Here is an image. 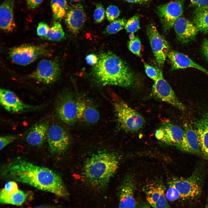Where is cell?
<instances>
[{"mask_svg": "<svg viewBox=\"0 0 208 208\" xmlns=\"http://www.w3.org/2000/svg\"><path fill=\"white\" fill-rule=\"evenodd\" d=\"M3 178L25 183L63 198L69 195L60 176L48 168L18 158L5 165L1 171Z\"/></svg>", "mask_w": 208, "mask_h": 208, "instance_id": "6da1fadb", "label": "cell"}, {"mask_svg": "<svg viewBox=\"0 0 208 208\" xmlns=\"http://www.w3.org/2000/svg\"><path fill=\"white\" fill-rule=\"evenodd\" d=\"M93 71L96 80L103 85L129 88L134 83V75L129 66L111 52L100 54Z\"/></svg>", "mask_w": 208, "mask_h": 208, "instance_id": "7a4b0ae2", "label": "cell"}, {"mask_svg": "<svg viewBox=\"0 0 208 208\" xmlns=\"http://www.w3.org/2000/svg\"><path fill=\"white\" fill-rule=\"evenodd\" d=\"M119 159L114 153H97L86 161L83 168V175L92 186L99 189L106 187L118 169Z\"/></svg>", "mask_w": 208, "mask_h": 208, "instance_id": "3957f363", "label": "cell"}, {"mask_svg": "<svg viewBox=\"0 0 208 208\" xmlns=\"http://www.w3.org/2000/svg\"><path fill=\"white\" fill-rule=\"evenodd\" d=\"M113 105L118 122L125 131L136 132L143 127L145 120L143 116L125 102L116 99L113 100Z\"/></svg>", "mask_w": 208, "mask_h": 208, "instance_id": "277c9868", "label": "cell"}, {"mask_svg": "<svg viewBox=\"0 0 208 208\" xmlns=\"http://www.w3.org/2000/svg\"><path fill=\"white\" fill-rule=\"evenodd\" d=\"M51 50L46 45L23 44L11 49L9 54L14 63L22 66L28 65L43 56L49 55Z\"/></svg>", "mask_w": 208, "mask_h": 208, "instance_id": "5b68a950", "label": "cell"}, {"mask_svg": "<svg viewBox=\"0 0 208 208\" xmlns=\"http://www.w3.org/2000/svg\"><path fill=\"white\" fill-rule=\"evenodd\" d=\"M55 112L58 118L67 125L74 124L77 120V99L68 92L62 93L57 97Z\"/></svg>", "mask_w": 208, "mask_h": 208, "instance_id": "8992f818", "label": "cell"}, {"mask_svg": "<svg viewBox=\"0 0 208 208\" xmlns=\"http://www.w3.org/2000/svg\"><path fill=\"white\" fill-rule=\"evenodd\" d=\"M168 184L177 190L180 199L182 200L194 199L198 197L202 192L201 185L194 177L172 178L168 181Z\"/></svg>", "mask_w": 208, "mask_h": 208, "instance_id": "52a82bcc", "label": "cell"}, {"mask_svg": "<svg viewBox=\"0 0 208 208\" xmlns=\"http://www.w3.org/2000/svg\"><path fill=\"white\" fill-rule=\"evenodd\" d=\"M146 32L155 60L159 66L162 68L169 52L168 43L152 23L148 26Z\"/></svg>", "mask_w": 208, "mask_h": 208, "instance_id": "ba28073f", "label": "cell"}, {"mask_svg": "<svg viewBox=\"0 0 208 208\" xmlns=\"http://www.w3.org/2000/svg\"><path fill=\"white\" fill-rule=\"evenodd\" d=\"M151 95L154 98L170 104L181 110L185 109L184 105L179 100L171 86L164 79L162 71L157 79L154 81Z\"/></svg>", "mask_w": 208, "mask_h": 208, "instance_id": "9c48e42d", "label": "cell"}, {"mask_svg": "<svg viewBox=\"0 0 208 208\" xmlns=\"http://www.w3.org/2000/svg\"><path fill=\"white\" fill-rule=\"evenodd\" d=\"M47 139L50 152L54 154L65 151L68 147L70 142L67 132L57 123L49 126Z\"/></svg>", "mask_w": 208, "mask_h": 208, "instance_id": "30bf717a", "label": "cell"}, {"mask_svg": "<svg viewBox=\"0 0 208 208\" xmlns=\"http://www.w3.org/2000/svg\"><path fill=\"white\" fill-rule=\"evenodd\" d=\"M61 73L60 65L55 61L43 59L29 75L34 80L46 84L53 83L59 79Z\"/></svg>", "mask_w": 208, "mask_h": 208, "instance_id": "8fae6325", "label": "cell"}, {"mask_svg": "<svg viewBox=\"0 0 208 208\" xmlns=\"http://www.w3.org/2000/svg\"><path fill=\"white\" fill-rule=\"evenodd\" d=\"M158 15L164 31L172 28L176 20L183 12V3L181 1H175L160 5L157 8Z\"/></svg>", "mask_w": 208, "mask_h": 208, "instance_id": "7c38bea8", "label": "cell"}, {"mask_svg": "<svg viewBox=\"0 0 208 208\" xmlns=\"http://www.w3.org/2000/svg\"><path fill=\"white\" fill-rule=\"evenodd\" d=\"M165 187L160 180L147 183L143 191L147 202L153 208H171L166 196Z\"/></svg>", "mask_w": 208, "mask_h": 208, "instance_id": "4fadbf2b", "label": "cell"}, {"mask_svg": "<svg viewBox=\"0 0 208 208\" xmlns=\"http://www.w3.org/2000/svg\"><path fill=\"white\" fill-rule=\"evenodd\" d=\"M184 134V130L180 127L169 121L162 124L155 132L159 140L169 145L179 147Z\"/></svg>", "mask_w": 208, "mask_h": 208, "instance_id": "5bb4252c", "label": "cell"}, {"mask_svg": "<svg viewBox=\"0 0 208 208\" xmlns=\"http://www.w3.org/2000/svg\"><path fill=\"white\" fill-rule=\"evenodd\" d=\"M135 183L131 175L124 179L118 192L119 208H135L136 204L134 197Z\"/></svg>", "mask_w": 208, "mask_h": 208, "instance_id": "9a60e30c", "label": "cell"}, {"mask_svg": "<svg viewBox=\"0 0 208 208\" xmlns=\"http://www.w3.org/2000/svg\"><path fill=\"white\" fill-rule=\"evenodd\" d=\"M0 102L6 110L12 113L37 109L39 107L24 103L13 92L3 88L0 90Z\"/></svg>", "mask_w": 208, "mask_h": 208, "instance_id": "2e32d148", "label": "cell"}, {"mask_svg": "<svg viewBox=\"0 0 208 208\" xmlns=\"http://www.w3.org/2000/svg\"><path fill=\"white\" fill-rule=\"evenodd\" d=\"M173 27L177 39L183 44L194 40L199 31L193 22L182 17L176 20Z\"/></svg>", "mask_w": 208, "mask_h": 208, "instance_id": "e0dca14e", "label": "cell"}, {"mask_svg": "<svg viewBox=\"0 0 208 208\" xmlns=\"http://www.w3.org/2000/svg\"><path fill=\"white\" fill-rule=\"evenodd\" d=\"M77 120L89 124H94L99 120V112L90 100L79 97L77 98Z\"/></svg>", "mask_w": 208, "mask_h": 208, "instance_id": "ac0fdd59", "label": "cell"}, {"mask_svg": "<svg viewBox=\"0 0 208 208\" xmlns=\"http://www.w3.org/2000/svg\"><path fill=\"white\" fill-rule=\"evenodd\" d=\"M65 18L66 25L70 31L74 34L78 32L86 18L82 5L78 3L72 5L67 12Z\"/></svg>", "mask_w": 208, "mask_h": 208, "instance_id": "d6986e66", "label": "cell"}, {"mask_svg": "<svg viewBox=\"0 0 208 208\" xmlns=\"http://www.w3.org/2000/svg\"><path fill=\"white\" fill-rule=\"evenodd\" d=\"M167 56L172 70L192 68L198 69L208 75V70L195 62L183 53L172 50L169 52Z\"/></svg>", "mask_w": 208, "mask_h": 208, "instance_id": "ffe728a7", "label": "cell"}, {"mask_svg": "<svg viewBox=\"0 0 208 208\" xmlns=\"http://www.w3.org/2000/svg\"><path fill=\"white\" fill-rule=\"evenodd\" d=\"M15 0H5L0 5V28L6 32H12L16 27L13 12Z\"/></svg>", "mask_w": 208, "mask_h": 208, "instance_id": "44dd1931", "label": "cell"}, {"mask_svg": "<svg viewBox=\"0 0 208 208\" xmlns=\"http://www.w3.org/2000/svg\"><path fill=\"white\" fill-rule=\"evenodd\" d=\"M179 148L183 151L192 153L199 154L201 152L196 129L190 127L185 128L183 139Z\"/></svg>", "mask_w": 208, "mask_h": 208, "instance_id": "7402d4cb", "label": "cell"}, {"mask_svg": "<svg viewBox=\"0 0 208 208\" xmlns=\"http://www.w3.org/2000/svg\"><path fill=\"white\" fill-rule=\"evenodd\" d=\"M195 125L201 152L208 159V112L196 121Z\"/></svg>", "mask_w": 208, "mask_h": 208, "instance_id": "603a6c76", "label": "cell"}, {"mask_svg": "<svg viewBox=\"0 0 208 208\" xmlns=\"http://www.w3.org/2000/svg\"><path fill=\"white\" fill-rule=\"evenodd\" d=\"M49 126L47 122H42L35 125L28 133L26 141L29 145L39 146L44 143Z\"/></svg>", "mask_w": 208, "mask_h": 208, "instance_id": "cb8c5ba5", "label": "cell"}, {"mask_svg": "<svg viewBox=\"0 0 208 208\" xmlns=\"http://www.w3.org/2000/svg\"><path fill=\"white\" fill-rule=\"evenodd\" d=\"M28 194L21 190L10 192L3 188L0 194V201L3 204L21 205L25 203L28 197Z\"/></svg>", "mask_w": 208, "mask_h": 208, "instance_id": "d4e9b609", "label": "cell"}, {"mask_svg": "<svg viewBox=\"0 0 208 208\" xmlns=\"http://www.w3.org/2000/svg\"><path fill=\"white\" fill-rule=\"evenodd\" d=\"M193 16V23L199 31L208 33V4L195 8Z\"/></svg>", "mask_w": 208, "mask_h": 208, "instance_id": "484cf974", "label": "cell"}, {"mask_svg": "<svg viewBox=\"0 0 208 208\" xmlns=\"http://www.w3.org/2000/svg\"><path fill=\"white\" fill-rule=\"evenodd\" d=\"M50 1L54 19L59 20L65 16L67 12L66 0H50Z\"/></svg>", "mask_w": 208, "mask_h": 208, "instance_id": "4316f807", "label": "cell"}, {"mask_svg": "<svg viewBox=\"0 0 208 208\" xmlns=\"http://www.w3.org/2000/svg\"><path fill=\"white\" fill-rule=\"evenodd\" d=\"M65 33L61 25L59 23L55 22L44 38L49 40L59 41L63 39Z\"/></svg>", "mask_w": 208, "mask_h": 208, "instance_id": "83f0119b", "label": "cell"}, {"mask_svg": "<svg viewBox=\"0 0 208 208\" xmlns=\"http://www.w3.org/2000/svg\"><path fill=\"white\" fill-rule=\"evenodd\" d=\"M127 21L126 19L123 18L115 20L107 26L106 32L110 34L117 33L125 28Z\"/></svg>", "mask_w": 208, "mask_h": 208, "instance_id": "f1b7e54d", "label": "cell"}, {"mask_svg": "<svg viewBox=\"0 0 208 208\" xmlns=\"http://www.w3.org/2000/svg\"><path fill=\"white\" fill-rule=\"evenodd\" d=\"M139 17L136 14L127 21L125 28L127 33H133L140 29Z\"/></svg>", "mask_w": 208, "mask_h": 208, "instance_id": "f546056e", "label": "cell"}, {"mask_svg": "<svg viewBox=\"0 0 208 208\" xmlns=\"http://www.w3.org/2000/svg\"><path fill=\"white\" fill-rule=\"evenodd\" d=\"M128 48L132 53L138 56H141V43L139 38L135 36V38L129 40L127 43Z\"/></svg>", "mask_w": 208, "mask_h": 208, "instance_id": "4dcf8cb0", "label": "cell"}, {"mask_svg": "<svg viewBox=\"0 0 208 208\" xmlns=\"http://www.w3.org/2000/svg\"><path fill=\"white\" fill-rule=\"evenodd\" d=\"M144 66L146 74L154 81L158 78L161 70L157 67L151 66L146 63H144Z\"/></svg>", "mask_w": 208, "mask_h": 208, "instance_id": "1f68e13d", "label": "cell"}, {"mask_svg": "<svg viewBox=\"0 0 208 208\" xmlns=\"http://www.w3.org/2000/svg\"><path fill=\"white\" fill-rule=\"evenodd\" d=\"M120 13V10L117 6L112 5L107 8L105 11V15L107 20L111 22L118 18Z\"/></svg>", "mask_w": 208, "mask_h": 208, "instance_id": "d6a6232c", "label": "cell"}, {"mask_svg": "<svg viewBox=\"0 0 208 208\" xmlns=\"http://www.w3.org/2000/svg\"><path fill=\"white\" fill-rule=\"evenodd\" d=\"M105 13L103 6L101 4H97L93 14V17L94 21L97 23L102 22L104 19Z\"/></svg>", "mask_w": 208, "mask_h": 208, "instance_id": "836d02e7", "label": "cell"}, {"mask_svg": "<svg viewBox=\"0 0 208 208\" xmlns=\"http://www.w3.org/2000/svg\"><path fill=\"white\" fill-rule=\"evenodd\" d=\"M168 185V188L166 193L167 200L174 201L180 199V195L177 190L173 186Z\"/></svg>", "mask_w": 208, "mask_h": 208, "instance_id": "e575fe53", "label": "cell"}, {"mask_svg": "<svg viewBox=\"0 0 208 208\" xmlns=\"http://www.w3.org/2000/svg\"><path fill=\"white\" fill-rule=\"evenodd\" d=\"M18 136L14 135H7L0 138V149L1 150L10 143L18 138Z\"/></svg>", "mask_w": 208, "mask_h": 208, "instance_id": "d590c367", "label": "cell"}, {"mask_svg": "<svg viewBox=\"0 0 208 208\" xmlns=\"http://www.w3.org/2000/svg\"><path fill=\"white\" fill-rule=\"evenodd\" d=\"M50 27L46 23L40 22L37 28V34L39 36L44 37L47 34Z\"/></svg>", "mask_w": 208, "mask_h": 208, "instance_id": "8d00e7d4", "label": "cell"}, {"mask_svg": "<svg viewBox=\"0 0 208 208\" xmlns=\"http://www.w3.org/2000/svg\"><path fill=\"white\" fill-rule=\"evenodd\" d=\"M3 189L5 190L10 192H15L18 190L17 183L15 181H13L7 182Z\"/></svg>", "mask_w": 208, "mask_h": 208, "instance_id": "74e56055", "label": "cell"}, {"mask_svg": "<svg viewBox=\"0 0 208 208\" xmlns=\"http://www.w3.org/2000/svg\"><path fill=\"white\" fill-rule=\"evenodd\" d=\"M208 4V0H190V5L192 7H201Z\"/></svg>", "mask_w": 208, "mask_h": 208, "instance_id": "f35d334b", "label": "cell"}, {"mask_svg": "<svg viewBox=\"0 0 208 208\" xmlns=\"http://www.w3.org/2000/svg\"><path fill=\"white\" fill-rule=\"evenodd\" d=\"M86 60L88 64L94 66L98 61V57L94 54H91L86 56Z\"/></svg>", "mask_w": 208, "mask_h": 208, "instance_id": "ab89813d", "label": "cell"}, {"mask_svg": "<svg viewBox=\"0 0 208 208\" xmlns=\"http://www.w3.org/2000/svg\"><path fill=\"white\" fill-rule=\"evenodd\" d=\"M201 51L204 56L208 61V39L203 40L201 46Z\"/></svg>", "mask_w": 208, "mask_h": 208, "instance_id": "60d3db41", "label": "cell"}, {"mask_svg": "<svg viewBox=\"0 0 208 208\" xmlns=\"http://www.w3.org/2000/svg\"><path fill=\"white\" fill-rule=\"evenodd\" d=\"M44 0H26L28 6L34 9L38 6Z\"/></svg>", "mask_w": 208, "mask_h": 208, "instance_id": "b9f144b4", "label": "cell"}, {"mask_svg": "<svg viewBox=\"0 0 208 208\" xmlns=\"http://www.w3.org/2000/svg\"><path fill=\"white\" fill-rule=\"evenodd\" d=\"M135 208H151V207L147 202L142 201L136 204Z\"/></svg>", "mask_w": 208, "mask_h": 208, "instance_id": "7bdbcfd3", "label": "cell"}, {"mask_svg": "<svg viewBox=\"0 0 208 208\" xmlns=\"http://www.w3.org/2000/svg\"><path fill=\"white\" fill-rule=\"evenodd\" d=\"M129 3H142L147 2L150 0H124Z\"/></svg>", "mask_w": 208, "mask_h": 208, "instance_id": "ee69618b", "label": "cell"}, {"mask_svg": "<svg viewBox=\"0 0 208 208\" xmlns=\"http://www.w3.org/2000/svg\"><path fill=\"white\" fill-rule=\"evenodd\" d=\"M34 208H59L58 207L51 205H42Z\"/></svg>", "mask_w": 208, "mask_h": 208, "instance_id": "f6af8a7d", "label": "cell"}, {"mask_svg": "<svg viewBox=\"0 0 208 208\" xmlns=\"http://www.w3.org/2000/svg\"><path fill=\"white\" fill-rule=\"evenodd\" d=\"M134 34L133 33H130L129 34V40H132L135 37V36Z\"/></svg>", "mask_w": 208, "mask_h": 208, "instance_id": "bcb514c9", "label": "cell"}, {"mask_svg": "<svg viewBox=\"0 0 208 208\" xmlns=\"http://www.w3.org/2000/svg\"><path fill=\"white\" fill-rule=\"evenodd\" d=\"M205 208H208V198L207 200Z\"/></svg>", "mask_w": 208, "mask_h": 208, "instance_id": "7dc6e473", "label": "cell"}, {"mask_svg": "<svg viewBox=\"0 0 208 208\" xmlns=\"http://www.w3.org/2000/svg\"><path fill=\"white\" fill-rule=\"evenodd\" d=\"M71 1L75 2H79L80 1H81L82 0H71Z\"/></svg>", "mask_w": 208, "mask_h": 208, "instance_id": "c3c4849f", "label": "cell"}]
</instances>
